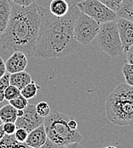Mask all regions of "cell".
I'll list each match as a JSON object with an SVG mask.
<instances>
[{"label":"cell","mask_w":133,"mask_h":148,"mask_svg":"<svg viewBox=\"0 0 133 148\" xmlns=\"http://www.w3.org/2000/svg\"><path fill=\"white\" fill-rule=\"evenodd\" d=\"M3 128L4 130L5 134L12 135L16 131L17 127L15 123H3Z\"/></svg>","instance_id":"d4e9b609"},{"label":"cell","mask_w":133,"mask_h":148,"mask_svg":"<svg viewBox=\"0 0 133 148\" xmlns=\"http://www.w3.org/2000/svg\"><path fill=\"white\" fill-rule=\"evenodd\" d=\"M68 125H69V127H71L72 129H73V130L78 129V123H77V122H76L74 119H73V118H71V119L69 120Z\"/></svg>","instance_id":"f1b7e54d"},{"label":"cell","mask_w":133,"mask_h":148,"mask_svg":"<svg viewBox=\"0 0 133 148\" xmlns=\"http://www.w3.org/2000/svg\"><path fill=\"white\" fill-rule=\"evenodd\" d=\"M41 25V6L37 3L23 7L12 2L8 27L1 35L3 49L22 51L26 57L34 56Z\"/></svg>","instance_id":"7a4b0ae2"},{"label":"cell","mask_w":133,"mask_h":148,"mask_svg":"<svg viewBox=\"0 0 133 148\" xmlns=\"http://www.w3.org/2000/svg\"><path fill=\"white\" fill-rule=\"evenodd\" d=\"M17 110L10 104L4 105L0 109V119L3 123H16L17 119Z\"/></svg>","instance_id":"9a60e30c"},{"label":"cell","mask_w":133,"mask_h":148,"mask_svg":"<svg viewBox=\"0 0 133 148\" xmlns=\"http://www.w3.org/2000/svg\"><path fill=\"white\" fill-rule=\"evenodd\" d=\"M100 24L89 16L79 12L73 27V37L79 44L87 45L98 34Z\"/></svg>","instance_id":"8992f818"},{"label":"cell","mask_w":133,"mask_h":148,"mask_svg":"<svg viewBox=\"0 0 133 148\" xmlns=\"http://www.w3.org/2000/svg\"><path fill=\"white\" fill-rule=\"evenodd\" d=\"M4 135H5V133H4V130L3 128V124H2V125H0V141L4 137Z\"/></svg>","instance_id":"4dcf8cb0"},{"label":"cell","mask_w":133,"mask_h":148,"mask_svg":"<svg viewBox=\"0 0 133 148\" xmlns=\"http://www.w3.org/2000/svg\"><path fill=\"white\" fill-rule=\"evenodd\" d=\"M12 10L11 0H0V35L6 30Z\"/></svg>","instance_id":"7c38bea8"},{"label":"cell","mask_w":133,"mask_h":148,"mask_svg":"<svg viewBox=\"0 0 133 148\" xmlns=\"http://www.w3.org/2000/svg\"><path fill=\"white\" fill-rule=\"evenodd\" d=\"M80 12L86 14L99 24L108 21H117L119 16L99 0H83L76 3Z\"/></svg>","instance_id":"52a82bcc"},{"label":"cell","mask_w":133,"mask_h":148,"mask_svg":"<svg viewBox=\"0 0 133 148\" xmlns=\"http://www.w3.org/2000/svg\"><path fill=\"white\" fill-rule=\"evenodd\" d=\"M44 117L40 116L38 114L36 106L28 104V106L24 109L23 115L17 117L15 123L17 128H23L30 133L33 129L44 124Z\"/></svg>","instance_id":"ba28073f"},{"label":"cell","mask_w":133,"mask_h":148,"mask_svg":"<svg viewBox=\"0 0 133 148\" xmlns=\"http://www.w3.org/2000/svg\"><path fill=\"white\" fill-rule=\"evenodd\" d=\"M117 24L124 51L126 52L133 45V21L119 17Z\"/></svg>","instance_id":"9c48e42d"},{"label":"cell","mask_w":133,"mask_h":148,"mask_svg":"<svg viewBox=\"0 0 133 148\" xmlns=\"http://www.w3.org/2000/svg\"><path fill=\"white\" fill-rule=\"evenodd\" d=\"M106 111L109 121L119 126L133 123V86L119 85L107 99Z\"/></svg>","instance_id":"3957f363"},{"label":"cell","mask_w":133,"mask_h":148,"mask_svg":"<svg viewBox=\"0 0 133 148\" xmlns=\"http://www.w3.org/2000/svg\"><path fill=\"white\" fill-rule=\"evenodd\" d=\"M39 89H40V86L33 81L32 82L26 85L23 89L21 90V94L28 100V99H31L36 97Z\"/></svg>","instance_id":"e0dca14e"},{"label":"cell","mask_w":133,"mask_h":148,"mask_svg":"<svg viewBox=\"0 0 133 148\" xmlns=\"http://www.w3.org/2000/svg\"><path fill=\"white\" fill-rule=\"evenodd\" d=\"M105 148H117L116 147H113V146H111V147H107Z\"/></svg>","instance_id":"d6a6232c"},{"label":"cell","mask_w":133,"mask_h":148,"mask_svg":"<svg viewBox=\"0 0 133 148\" xmlns=\"http://www.w3.org/2000/svg\"><path fill=\"white\" fill-rule=\"evenodd\" d=\"M96 38L99 47L111 58H114L123 55L124 49L119 37L117 21L100 24V29Z\"/></svg>","instance_id":"5b68a950"},{"label":"cell","mask_w":133,"mask_h":148,"mask_svg":"<svg viewBox=\"0 0 133 148\" xmlns=\"http://www.w3.org/2000/svg\"><path fill=\"white\" fill-rule=\"evenodd\" d=\"M7 73L6 70V66H5V62L3 59L0 57V79Z\"/></svg>","instance_id":"83f0119b"},{"label":"cell","mask_w":133,"mask_h":148,"mask_svg":"<svg viewBox=\"0 0 133 148\" xmlns=\"http://www.w3.org/2000/svg\"><path fill=\"white\" fill-rule=\"evenodd\" d=\"M28 64L27 57L22 51H14L5 62L6 70L10 74L24 71Z\"/></svg>","instance_id":"30bf717a"},{"label":"cell","mask_w":133,"mask_h":148,"mask_svg":"<svg viewBox=\"0 0 133 148\" xmlns=\"http://www.w3.org/2000/svg\"><path fill=\"white\" fill-rule=\"evenodd\" d=\"M3 106H4L3 102H0V109H1V107ZM2 124H3V123H2V121H1V119H0V125H2Z\"/></svg>","instance_id":"1f68e13d"},{"label":"cell","mask_w":133,"mask_h":148,"mask_svg":"<svg viewBox=\"0 0 133 148\" xmlns=\"http://www.w3.org/2000/svg\"><path fill=\"white\" fill-rule=\"evenodd\" d=\"M9 104H10L13 107H15L16 110H24L26 106H28V100L21 94L19 97L10 100L9 102Z\"/></svg>","instance_id":"44dd1931"},{"label":"cell","mask_w":133,"mask_h":148,"mask_svg":"<svg viewBox=\"0 0 133 148\" xmlns=\"http://www.w3.org/2000/svg\"><path fill=\"white\" fill-rule=\"evenodd\" d=\"M33 82L32 76L26 71H22L15 74H10V83L12 86H16L18 89L22 90L26 85Z\"/></svg>","instance_id":"4fadbf2b"},{"label":"cell","mask_w":133,"mask_h":148,"mask_svg":"<svg viewBox=\"0 0 133 148\" xmlns=\"http://www.w3.org/2000/svg\"><path fill=\"white\" fill-rule=\"evenodd\" d=\"M99 1L102 2L103 4H105L107 7H109L110 10H113L114 12H116L119 9L123 2V0H99Z\"/></svg>","instance_id":"603a6c76"},{"label":"cell","mask_w":133,"mask_h":148,"mask_svg":"<svg viewBox=\"0 0 133 148\" xmlns=\"http://www.w3.org/2000/svg\"><path fill=\"white\" fill-rule=\"evenodd\" d=\"M14 3H16L20 6L26 7L34 3V0H11Z\"/></svg>","instance_id":"484cf974"},{"label":"cell","mask_w":133,"mask_h":148,"mask_svg":"<svg viewBox=\"0 0 133 148\" xmlns=\"http://www.w3.org/2000/svg\"><path fill=\"white\" fill-rule=\"evenodd\" d=\"M28 132L23 128H17L16 131L15 132L14 134V136L16 138V140L20 142V143H25L26 139H27V136H28Z\"/></svg>","instance_id":"cb8c5ba5"},{"label":"cell","mask_w":133,"mask_h":148,"mask_svg":"<svg viewBox=\"0 0 133 148\" xmlns=\"http://www.w3.org/2000/svg\"><path fill=\"white\" fill-rule=\"evenodd\" d=\"M70 4L66 0H52L50 4V13L56 17H62L66 16L69 10Z\"/></svg>","instance_id":"5bb4252c"},{"label":"cell","mask_w":133,"mask_h":148,"mask_svg":"<svg viewBox=\"0 0 133 148\" xmlns=\"http://www.w3.org/2000/svg\"><path fill=\"white\" fill-rule=\"evenodd\" d=\"M21 95V90L18 89L16 86L10 85L7 89L5 90L4 92V99L7 100L8 102H10V100L19 97Z\"/></svg>","instance_id":"d6986e66"},{"label":"cell","mask_w":133,"mask_h":148,"mask_svg":"<svg viewBox=\"0 0 133 148\" xmlns=\"http://www.w3.org/2000/svg\"><path fill=\"white\" fill-rule=\"evenodd\" d=\"M48 137L46 134V131L44 124L33 129L28 134L27 139L26 140V144L32 148H39L46 142Z\"/></svg>","instance_id":"8fae6325"},{"label":"cell","mask_w":133,"mask_h":148,"mask_svg":"<svg viewBox=\"0 0 133 148\" xmlns=\"http://www.w3.org/2000/svg\"><path fill=\"white\" fill-rule=\"evenodd\" d=\"M79 12L77 4L71 3L66 16L56 17L41 7V25L34 57L49 59L75 52L79 43L73 37V27Z\"/></svg>","instance_id":"6da1fadb"},{"label":"cell","mask_w":133,"mask_h":148,"mask_svg":"<svg viewBox=\"0 0 133 148\" xmlns=\"http://www.w3.org/2000/svg\"><path fill=\"white\" fill-rule=\"evenodd\" d=\"M71 117L60 111H53L45 117L44 126L49 140L52 142L65 147L72 143H79L82 140V135L78 129L73 130L68 125Z\"/></svg>","instance_id":"277c9868"},{"label":"cell","mask_w":133,"mask_h":148,"mask_svg":"<svg viewBox=\"0 0 133 148\" xmlns=\"http://www.w3.org/2000/svg\"><path fill=\"white\" fill-rule=\"evenodd\" d=\"M36 110L38 112V114L42 116V117H47L50 114V106L44 102V101H41L39 102L37 106H36Z\"/></svg>","instance_id":"7402d4cb"},{"label":"cell","mask_w":133,"mask_h":148,"mask_svg":"<svg viewBox=\"0 0 133 148\" xmlns=\"http://www.w3.org/2000/svg\"><path fill=\"white\" fill-rule=\"evenodd\" d=\"M10 73H6L0 79V102H3L5 90L10 85Z\"/></svg>","instance_id":"ffe728a7"},{"label":"cell","mask_w":133,"mask_h":148,"mask_svg":"<svg viewBox=\"0 0 133 148\" xmlns=\"http://www.w3.org/2000/svg\"><path fill=\"white\" fill-rule=\"evenodd\" d=\"M62 148H84L79 143L76 142V143H72V144H69L67 146H65Z\"/></svg>","instance_id":"f546056e"},{"label":"cell","mask_w":133,"mask_h":148,"mask_svg":"<svg viewBox=\"0 0 133 148\" xmlns=\"http://www.w3.org/2000/svg\"><path fill=\"white\" fill-rule=\"evenodd\" d=\"M126 61L127 64H133V45L126 51Z\"/></svg>","instance_id":"4316f807"},{"label":"cell","mask_w":133,"mask_h":148,"mask_svg":"<svg viewBox=\"0 0 133 148\" xmlns=\"http://www.w3.org/2000/svg\"><path fill=\"white\" fill-rule=\"evenodd\" d=\"M116 14L119 17L133 21V0H123Z\"/></svg>","instance_id":"2e32d148"},{"label":"cell","mask_w":133,"mask_h":148,"mask_svg":"<svg viewBox=\"0 0 133 148\" xmlns=\"http://www.w3.org/2000/svg\"><path fill=\"white\" fill-rule=\"evenodd\" d=\"M122 73L126 84L133 86V64H125L122 68Z\"/></svg>","instance_id":"ac0fdd59"}]
</instances>
